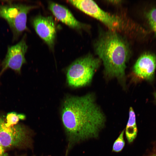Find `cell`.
<instances>
[{
    "instance_id": "6da1fadb",
    "label": "cell",
    "mask_w": 156,
    "mask_h": 156,
    "mask_svg": "<svg viewBox=\"0 0 156 156\" xmlns=\"http://www.w3.org/2000/svg\"><path fill=\"white\" fill-rule=\"evenodd\" d=\"M61 116L70 144L97 138L105 123L104 114L90 94L66 97Z\"/></svg>"
},
{
    "instance_id": "7a4b0ae2",
    "label": "cell",
    "mask_w": 156,
    "mask_h": 156,
    "mask_svg": "<svg viewBox=\"0 0 156 156\" xmlns=\"http://www.w3.org/2000/svg\"><path fill=\"white\" fill-rule=\"evenodd\" d=\"M94 49L107 74L119 78L124 76L130 50L127 42L117 31L101 32L95 42Z\"/></svg>"
},
{
    "instance_id": "3957f363",
    "label": "cell",
    "mask_w": 156,
    "mask_h": 156,
    "mask_svg": "<svg viewBox=\"0 0 156 156\" xmlns=\"http://www.w3.org/2000/svg\"><path fill=\"white\" fill-rule=\"evenodd\" d=\"M100 62L99 58L95 57L90 54L75 61L67 70V79L68 85L78 87L88 84L91 81Z\"/></svg>"
},
{
    "instance_id": "277c9868",
    "label": "cell",
    "mask_w": 156,
    "mask_h": 156,
    "mask_svg": "<svg viewBox=\"0 0 156 156\" xmlns=\"http://www.w3.org/2000/svg\"><path fill=\"white\" fill-rule=\"evenodd\" d=\"M37 6L21 3L8 2L0 4V17L7 22L13 34V40H16L24 31L27 30V15Z\"/></svg>"
},
{
    "instance_id": "5b68a950",
    "label": "cell",
    "mask_w": 156,
    "mask_h": 156,
    "mask_svg": "<svg viewBox=\"0 0 156 156\" xmlns=\"http://www.w3.org/2000/svg\"><path fill=\"white\" fill-rule=\"evenodd\" d=\"M67 1L85 14L102 22L109 30L117 31L122 28L123 22L120 18L105 11L92 0H73Z\"/></svg>"
},
{
    "instance_id": "8992f818",
    "label": "cell",
    "mask_w": 156,
    "mask_h": 156,
    "mask_svg": "<svg viewBox=\"0 0 156 156\" xmlns=\"http://www.w3.org/2000/svg\"><path fill=\"white\" fill-rule=\"evenodd\" d=\"M28 140V131L23 125L7 127L4 119L0 117V141L5 149L23 146Z\"/></svg>"
},
{
    "instance_id": "52a82bcc",
    "label": "cell",
    "mask_w": 156,
    "mask_h": 156,
    "mask_svg": "<svg viewBox=\"0 0 156 156\" xmlns=\"http://www.w3.org/2000/svg\"><path fill=\"white\" fill-rule=\"evenodd\" d=\"M26 35L17 44L8 47L7 54L2 63L1 73L8 68L20 73L23 65L26 62L25 55L28 49Z\"/></svg>"
},
{
    "instance_id": "ba28073f",
    "label": "cell",
    "mask_w": 156,
    "mask_h": 156,
    "mask_svg": "<svg viewBox=\"0 0 156 156\" xmlns=\"http://www.w3.org/2000/svg\"><path fill=\"white\" fill-rule=\"evenodd\" d=\"M32 24L38 35L49 47L53 49L56 36V28L51 16L38 15L33 20Z\"/></svg>"
},
{
    "instance_id": "9c48e42d",
    "label": "cell",
    "mask_w": 156,
    "mask_h": 156,
    "mask_svg": "<svg viewBox=\"0 0 156 156\" xmlns=\"http://www.w3.org/2000/svg\"><path fill=\"white\" fill-rule=\"evenodd\" d=\"M156 67V56L150 53L143 54L137 60L133 72L140 78L148 81L153 78Z\"/></svg>"
},
{
    "instance_id": "30bf717a",
    "label": "cell",
    "mask_w": 156,
    "mask_h": 156,
    "mask_svg": "<svg viewBox=\"0 0 156 156\" xmlns=\"http://www.w3.org/2000/svg\"><path fill=\"white\" fill-rule=\"evenodd\" d=\"M49 8L58 19L69 27L77 29L83 27V25L75 18L68 9L63 5L51 2L49 3Z\"/></svg>"
},
{
    "instance_id": "8fae6325",
    "label": "cell",
    "mask_w": 156,
    "mask_h": 156,
    "mask_svg": "<svg viewBox=\"0 0 156 156\" xmlns=\"http://www.w3.org/2000/svg\"><path fill=\"white\" fill-rule=\"evenodd\" d=\"M125 132L128 142L130 144L132 143L137 136L138 129L135 114L131 107H130L129 109V118Z\"/></svg>"
},
{
    "instance_id": "7c38bea8",
    "label": "cell",
    "mask_w": 156,
    "mask_h": 156,
    "mask_svg": "<svg viewBox=\"0 0 156 156\" xmlns=\"http://www.w3.org/2000/svg\"><path fill=\"white\" fill-rule=\"evenodd\" d=\"M25 118V115L22 114H18L15 112L8 113L6 116V122L5 125L9 127L16 125L20 120H23Z\"/></svg>"
},
{
    "instance_id": "4fadbf2b",
    "label": "cell",
    "mask_w": 156,
    "mask_h": 156,
    "mask_svg": "<svg viewBox=\"0 0 156 156\" xmlns=\"http://www.w3.org/2000/svg\"><path fill=\"white\" fill-rule=\"evenodd\" d=\"M124 132L125 129H124L121 131L118 138L114 142L112 147L113 151L115 152H120L124 147L125 144L124 139Z\"/></svg>"
},
{
    "instance_id": "5bb4252c",
    "label": "cell",
    "mask_w": 156,
    "mask_h": 156,
    "mask_svg": "<svg viewBox=\"0 0 156 156\" xmlns=\"http://www.w3.org/2000/svg\"><path fill=\"white\" fill-rule=\"evenodd\" d=\"M147 17L151 28L156 35V8L149 11Z\"/></svg>"
},
{
    "instance_id": "9a60e30c",
    "label": "cell",
    "mask_w": 156,
    "mask_h": 156,
    "mask_svg": "<svg viewBox=\"0 0 156 156\" xmlns=\"http://www.w3.org/2000/svg\"><path fill=\"white\" fill-rule=\"evenodd\" d=\"M8 153L5 152V149L0 141V156H8Z\"/></svg>"
},
{
    "instance_id": "2e32d148",
    "label": "cell",
    "mask_w": 156,
    "mask_h": 156,
    "mask_svg": "<svg viewBox=\"0 0 156 156\" xmlns=\"http://www.w3.org/2000/svg\"><path fill=\"white\" fill-rule=\"evenodd\" d=\"M147 156H156V147L153 149L151 153Z\"/></svg>"
},
{
    "instance_id": "e0dca14e",
    "label": "cell",
    "mask_w": 156,
    "mask_h": 156,
    "mask_svg": "<svg viewBox=\"0 0 156 156\" xmlns=\"http://www.w3.org/2000/svg\"><path fill=\"white\" fill-rule=\"evenodd\" d=\"M154 95H155V98L156 99V92L155 93Z\"/></svg>"
},
{
    "instance_id": "ac0fdd59",
    "label": "cell",
    "mask_w": 156,
    "mask_h": 156,
    "mask_svg": "<svg viewBox=\"0 0 156 156\" xmlns=\"http://www.w3.org/2000/svg\"></svg>"
},
{
    "instance_id": "d6986e66",
    "label": "cell",
    "mask_w": 156,
    "mask_h": 156,
    "mask_svg": "<svg viewBox=\"0 0 156 156\" xmlns=\"http://www.w3.org/2000/svg\"></svg>"
}]
</instances>
